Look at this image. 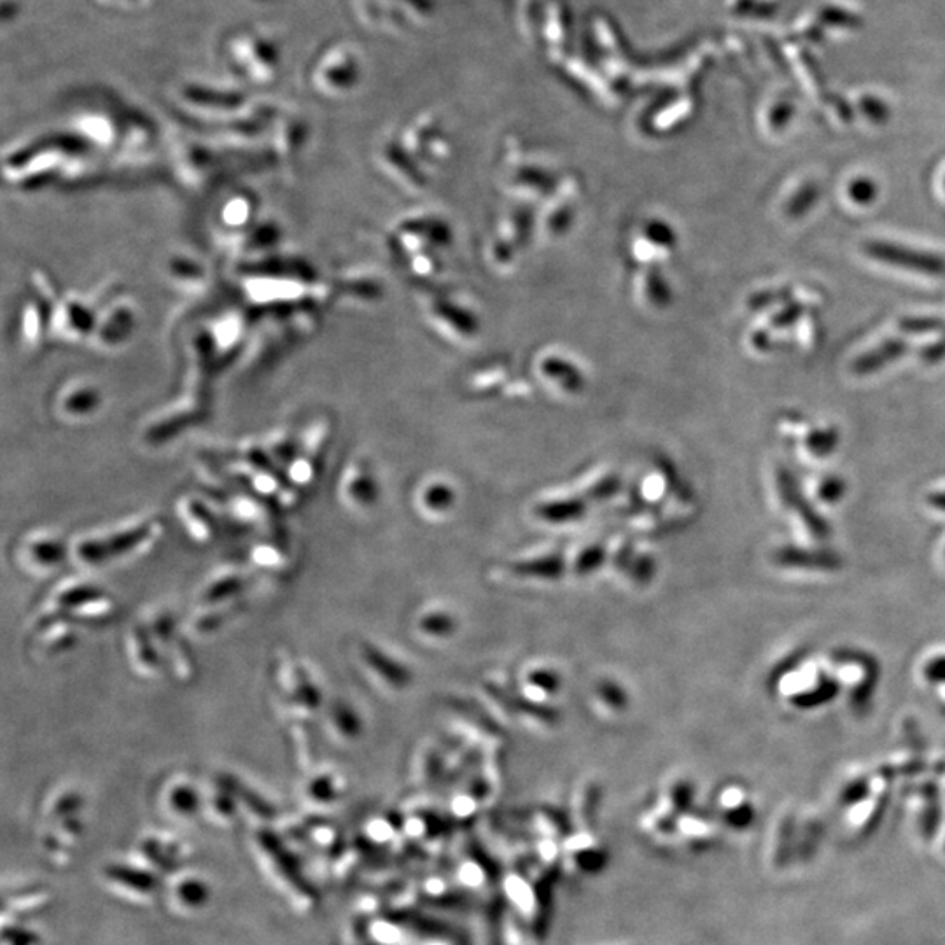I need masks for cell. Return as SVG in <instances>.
<instances>
[{
    "label": "cell",
    "mask_w": 945,
    "mask_h": 945,
    "mask_svg": "<svg viewBox=\"0 0 945 945\" xmlns=\"http://www.w3.org/2000/svg\"><path fill=\"white\" fill-rule=\"evenodd\" d=\"M944 188H945V179H944Z\"/></svg>",
    "instance_id": "f35d334b"
},
{
    "label": "cell",
    "mask_w": 945,
    "mask_h": 945,
    "mask_svg": "<svg viewBox=\"0 0 945 945\" xmlns=\"http://www.w3.org/2000/svg\"><path fill=\"white\" fill-rule=\"evenodd\" d=\"M841 438L843 434L835 425H817L804 434L802 449L811 461H826L837 452Z\"/></svg>",
    "instance_id": "2e32d148"
},
{
    "label": "cell",
    "mask_w": 945,
    "mask_h": 945,
    "mask_svg": "<svg viewBox=\"0 0 945 945\" xmlns=\"http://www.w3.org/2000/svg\"><path fill=\"white\" fill-rule=\"evenodd\" d=\"M513 571L516 574H522V576L553 580L559 579L564 571V561H562L561 555H549V557L533 559V561L515 564Z\"/></svg>",
    "instance_id": "e0dca14e"
},
{
    "label": "cell",
    "mask_w": 945,
    "mask_h": 945,
    "mask_svg": "<svg viewBox=\"0 0 945 945\" xmlns=\"http://www.w3.org/2000/svg\"><path fill=\"white\" fill-rule=\"evenodd\" d=\"M604 555H606V553H604V549H601V546H591V549L583 550V552L580 553L579 561L574 564V570H576V573L579 574L594 573V571L603 564Z\"/></svg>",
    "instance_id": "4dcf8cb0"
},
{
    "label": "cell",
    "mask_w": 945,
    "mask_h": 945,
    "mask_svg": "<svg viewBox=\"0 0 945 945\" xmlns=\"http://www.w3.org/2000/svg\"><path fill=\"white\" fill-rule=\"evenodd\" d=\"M331 722L342 732L343 737H355V735L361 732V720L358 718V714L351 710V707L345 706V704H336L331 710Z\"/></svg>",
    "instance_id": "603a6c76"
},
{
    "label": "cell",
    "mask_w": 945,
    "mask_h": 945,
    "mask_svg": "<svg viewBox=\"0 0 945 945\" xmlns=\"http://www.w3.org/2000/svg\"><path fill=\"white\" fill-rule=\"evenodd\" d=\"M914 677L921 690L945 714V644L923 650L914 664Z\"/></svg>",
    "instance_id": "30bf717a"
},
{
    "label": "cell",
    "mask_w": 945,
    "mask_h": 945,
    "mask_svg": "<svg viewBox=\"0 0 945 945\" xmlns=\"http://www.w3.org/2000/svg\"><path fill=\"white\" fill-rule=\"evenodd\" d=\"M169 272L172 281L178 282V284L188 285V288L199 285L205 279V270H203L202 264L194 263V261L188 260V258H175V260H172Z\"/></svg>",
    "instance_id": "44dd1931"
},
{
    "label": "cell",
    "mask_w": 945,
    "mask_h": 945,
    "mask_svg": "<svg viewBox=\"0 0 945 945\" xmlns=\"http://www.w3.org/2000/svg\"><path fill=\"white\" fill-rule=\"evenodd\" d=\"M822 197V188L814 181L804 182L786 203V215L792 219L804 218L811 209H814L817 200Z\"/></svg>",
    "instance_id": "ac0fdd59"
},
{
    "label": "cell",
    "mask_w": 945,
    "mask_h": 945,
    "mask_svg": "<svg viewBox=\"0 0 945 945\" xmlns=\"http://www.w3.org/2000/svg\"><path fill=\"white\" fill-rule=\"evenodd\" d=\"M95 321V310L90 302L78 296L62 298L51 312L50 335L67 345H76L90 339Z\"/></svg>",
    "instance_id": "9c48e42d"
},
{
    "label": "cell",
    "mask_w": 945,
    "mask_h": 945,
    "mask_svg": "<svg viewBox=\"0 0 945 945\" xmlns=\"http://www.w3.org/2000/svg\"><path fill=\"white\" fill-rule=\"evenodd\" d=\"M527 682L533 685V688L540 690L543 694H553L561 686V680H559L557 674L549 670L534 671V673L529 674Z\"/></svg>",
    "instance_id": "1f68e13d"
},
{
    "label": "cell",
    "mask_w": 945,
    "mask_h": 945,
    "mask_svg": "<svg viewBox=\"0 0 945 945\" xmlns=\"http://www.w3.org/2000/svg\"><path fill=\"white\" fill-rule=\"evenodd\" d=\"M454 501L455 497L451 489L443 487V485H433L424 494L425 509L434 510V512H443V510L451 509Z\"/></svg>",
    "instance_id": "f546056e"
},
{
    "label": "cell",
    "mask_w": 945,
    "mask_h": 945,
    "mask_svg": "<svg viewBox=\"0 0 945 945\" xmlns=\"http://www.w3.org/2000/svg\"><path fill=\"white\" fill-rule=\"evenodd\" d=\"M57 405L66 418L87 419L102 406V393L90 380L74 379L63 385Z\"/></svg>",
    "instance_id": "7c38bea8"
},
{
    "label": "cell",
    "mask_w": 945,
    "mask_h": 945,
    "mask_svg": "<svg viewBox=\"0 0 945 945\" xmlns=\"http://www.w3.org/2000/svg\"><path fill=\"white\" fill-rule=\"evenodd\" d=\"M597 695L606 704L607 710L624 711L629 704L625 690L615 682H601L597 686Z\"/></svg>",
    "instance_id": "484cf974"
},
{
    "label": "cell",
    "mask_w": 945,
    "mask_h": 945,
    "mask_svg": "<svg viewBox=\"0 0 945 945\" xmlns=\"http://www.w3.org/2000/svg\"><path fill=\"white\" fill-rule=\"evenodd\" d=\"M919 360L929 364V366L945 361V336H941L937 342L929 343L926 348L921 349Z\"/></svg>",
    "instance_id": "e575fe53"
},
{
    "label": "cell",
    "mask_w": 945,
    "mask_h": 945,
    "mask_svg": "<svg viewBox=\"0 0 945 945\" xmlns=\"http://www.w3.org/2000/svg\"><path fill=\"white\" fill-rule=\"evenodd\" d=\"M902 331L911 335H937L945 336V319L938 318H904L898 322Z\"/></svg>",
    "instance_id": "7402d4cb"
},
{
    "label": "cell",
    "mask_w": 945,
    "mask_h": 945,
    "mask_svg": "<svg viewBox=\"0 0 945 945\" xmlns=\"http://www.w3.org/2000/svg\"><path fill=\"white\" fill-rule=\"evenodd\" d=\"M753 342H755V348L760 349V351H767V349H771L772 340L765 331H758V333L753 336Z\"/></svg>",
    "instance_id": "8d00e7d4"
},
{
    "label": "cell",
    "mask_w": 945,
    "mask_h": 945,
    "mask_svg": "<svg viewBox=\"0 0 945 945\" xmlns=\"http://www.w3.org/2000/svg\"><path fill=\"white\" fill-rule=\"evenodd\" d=\"M582 501H553V503H543L537 513L549 522H570L576 521L583 515Z\"/></svg>",
    "instance_id": "ffe728a7"
},
{
    "label": "cell",
    "mask_w": 945,
    "mask_h": 945,
    "mask_svg": "<svg viewBox=\"0 0 945 945\" xmlns=\"http://www.w3.org/2000/svg\"><path fill=\"white\" fill-rule=\"evenodd\" d=\"M768 566L781 579L790 582H828L841 576L844 557L832 545H813L801 541L785 540L772 546Z\"/></svg>",
    "instance_id": "5b68a950"
},
{
    "label": "cell",
    "mask_w": 945,
    "mask_h": 945,
    "mask_svg": "<svg viewBox=\"0 0 945 945\" xmlns=\"http://www.w3.org/2000/svg\"><path fill=\"white\" fill-rule=\"evenodd\" d=\"M935 559H937V564L941 566V570L945 571V534L937 541V546H935Z\"/></svg>",
    "instance_id": "74e56055"
},
{
    "label": "cell",
    "mask_w": 945,
    "mask_h": 945,
    "mask_svg": "<svg viewBox=\"0 0 945 945\" xmlns=\"http://www.w3.org/2000/svg\"><path fill=\"white\" fill-rule=\"evenodd\" d=\"M771 506L788 529L790 540L813 545H828L832 525L828 516L814 509L805 495L801 480L785 464L772 468Z\"/></svg>",
    "instance_id": "277c9868"
},
{
    "label": "cell",
    "mask_w": 945,
    "mask_h": 945,
    "mask_svg": "<svg viewBox=\"0 0 945 945\" xmlns=\"http://www.w3.org/2000/svg\"><path fill=\"white\" fill-rule=\"evenodd\" d=\"M805 314V305L798 302H788L783 309L777 312L774 318H772V326L774 328H788L793 326L802 315Z\"/></svg>",
    "instance_id": "d6a6232c"
},
{
    "label": "cell",
    "mask_w": 945,
    "mask_h": 945,
    "mask_svg": "<svg viewBox=\"0 0 945 945\" xmlns=\"http://www.w3.org/2000/svg\"><path fill=\"white\" fill-rule=\"evenodd\" d=\"M862 249L868 258L879 263L921 273V275L945 277V258L935 252L905 248L887 240H867L863 242Z\"/></svg>",
    "instance_id": "ba28073f"
},
{
    "label": "cell",
    "mask_w": 945,
    "mask_h": 945,
    "mask_svg": "<svg viewBox=\"0 0 945 945\" xmlns=\"http://www.w3.org/2000/svg\"><path fill=\"white\" fill-rule=\"evenodd\" d=\"M921 512L929 521L945 525V480L932 483L919 497Z\"/></svg>",
    "instance_id": "d6986e66"
},
{
    "label": "cell",
    "mask_w": 945,
    "mask_h": 945,
    "mask_svg": "<svg viewBox=\"0 0 945 945\" xmlns=\"http://www.w3.org/2000/svg\"><path fill=\"white\" fill-rule=\"evenodd\" d=\"M847 194H850V199L856 203V205H871L874 203V200L877 199V194H879V187H877V182L871 178H856L850 182V187H847Z\"/></svg>",
    "instance_id": "d4e9b609"
},
{
    "label": "cell",
    "mask_w": 945,
    "mask_h": 945,
    "mask_svg": "<svg viewBox=\"0 0 945 945\" xmlns=\"http://www.w3.org/2000/svg\"><path fill=\"white\" fill-rule=\"evenodd\" d=\"M802 487L814 504V509L826 516L843 509L850 494V483L841 473H834V471L820 473L810 482L802 483Z\"/></svg>",
    "instance_id": "8fae6325"
},
{
    "label": "cell",
    "mask_w": 945,
    "mask_h": 945,
    "mask_svg": "<svg viewBox=\"0 0 945 945\" xmlns=\"http://www.w3.org/2000/svg\"><path fill=\"white\" fill-rule=\"evenodd\" d=\"M768 690L781 706L798 714L817 713L841 701V690L823 655L813 653L783 659L768 674Z\"/></svg>",
    "instance_id": "6da1fadb"
},
{
    "label": "cell",
    "mask_w": 945,
    "mask_h": 945,
    "mask_svg": "<svg viewBox=\"0 0 945 945\" xmlns=\"http://www.w3.org/2000/svg\"><path fill=\"white\" fill-rule=\"evenodd\" d=\"M137 324V305L132 298H112L109 305L97 315L91 331L90 345L95 351H114L132 335Z\"/></svg>",
    "instance_id": "52a82bcc"
},
{
    "label": "cell",
    "mask_w": 945,
    "mask_h": 945,
    "mask_svg": "<svg viewBox=\"0 0 945 945\" xmlns=\"http://www.w3.org/2000/svg\"><path fill=\"white\" fill-rule=\"evenodd\" d=\"M91 2L111 11H137L148 6L151 0H91Z\"/></svg>",
    "instance_id": "d590c367"
},
{
    "label": "cell",
    "mask_w": 945,
    "mask_h": 945,
    "mask_svg": "<svg viewBox=\"0 0 945 945\" xmlns=\"http://www.w3.org/2000/svg\"><path fill=\"white\" fill-rule=\"evenodd\" d=\"M254 215H257V200L252 194L240 191V193L232 194V197L223 200V203L219 207L218 218L219 224L227 232L237 235L249 227Z\"/></svg>",
    "instance_id": "5bb4252c"
},
{
    "label": "cell",
    "mask_w": 945,
    "mask_h": 945,
    "mask_svg": "<svg viewBox=\"0 0 945 945\" xmlns=\"http://www.w3.org/2000/svg\"><path fill=\"white\" fill-rule=\"evenodd\" d=\"M907 352V340L887 339L884 340L883 343H879L877 348L871 349V351L863 352L862 355H858V358L853 361V364H851V370H853V373L858 376L874 375V373L879 372L883 368L889 366V364L895 363V361L902 360Z\"/></svg>",
    "instance_id": "4fadbf2b"
},
{
    "label": "cell",
    "mask_w": 945,
    "mask_h": 945,
    "mask_svg": "<svg viewBox=\"0 0 945 945\" xmlns=\"http://www.w3.org/2000/svg\"><path fill=\"white\" fill-rule=\"evenodd\" d=\"M32 555L42 566H54L62 562L66 550L59 541H39L32 546Z\"/></svg>",
    "instance_id": "83f0119b"
},
{
    "label": "cell",
    "mask_w": 945,
    "mask_h": 945,
    "mask_svg": "<svg viewBox=\"0 0 945 945\" xmlns=\"http://www.w3.org/2000/svg\"><path fill=\"white\" fill-rule=\"evenodd\" d=\"M363 659L366 661L368 667L376 676L382 677V682L388 683V685L394 686V688H405L412 683V673L403 667V664L382 653V650L364 646Z\"/></svg>",
    "instance_id": "9a60e30c"
},
{
    "label": "cell",
    "mask_w": 945,
    "mask_h": 945,
    "mask_svg": "<svg viewBox=\"0 0 945 945\" xmlns=\"http://www.w3.org/2000/svg\"><path fill=\"white\" fill-rule=\"evenodd\" d=\"M629 571L634 574L637 583H649V580L655 574V562L649 555H637L629 564Z\"/></svg>",
    "instance_id": "836d02e7"
},
{
    "label": "cell",
    "mask_w": 945,
    "mask_h": 945,
    "mask_svg": "<svg viewBox=\"0 0 945 945\" xmlns=\"http://www.w3.org/2000/svg\"><path fill=\"white\" fill-rule=\"evenodd\" d=\"M826 667L837 682L841 701L853 716H867L883 680V665L871 650L838 644L823 653Z\"/></svg>",
    "instance_id": "3957f363"
},
{
    "label": "cell",
    "mask_w": 945,
    "mask_h": 945,
    "mask_svg": "<svg viewBox=\"0 0 945 945\" xmlns=\"http://www.w3.org/2000/svg\"><path fill=\"white\" fill-rule=\"evenodd\" d=\"M224 69L242 83L264 88L275 83L282 71L284 50L279 36L260 26H240L219 42Z\"/></svg>",
    "instance_id": "7a4b0ae2"
},
{
    "label": "cell",
    "mask_w": 945,
    "mask_h": 945,
    "mask_svg": "<svg viewBox=\"0 0 945 945\" xmlns=\"http://www.w3.org/2000/svg\"><path fill=\"white\" fill-rule=\"evenodd\" d=\"M352 48L333 41L321 46L306 67V84L321 99H339L355 81Z\"/></svg>",
    "instance_id": "8992f818"
},
{
    "label": "cell",
    "mask_w": 945,
    "mask_h": 945,
    "mask_svg": "<svg viewBox=\"0 0 945 945\" xmlns=\"http://www.w3.org/2000/svg\"><path fill=\"white\" fill-rule=\"evenodd\" d=\"M349 495L358 504H373L376 501V485L372 476L360 475L349 482Z\"/></svg>",
    "instance_id": "4316f807"
},
{
    "label": "cell",
    "mask_w": 945,
    "mask_h": 945,
    "mask_svg": "<svg viewBox=\"0 0 945 945\" xmlns=\"http://www.w3.org/2000/svg\"><path fill=\"white\" fill-rule=\"evenodd\" d=\"M792 288L760 291V293L753 294L752 300H750V306H752L753 310H764L767 309V306L776 305V303L792 302Z\"/></svg>",
    "instance_id": "f1b7e54d"
},
{
    "label": "cell",
    "mask_w": 945,
    "mask_h": 945,
    "mask_svg": "<svg viewBox=\"0 0 945 945\" xmlns=\"http://www.w3.org/2000/svg\"><path fill=\"white\" fill-rule=\"evenodd\" d=\"M421 629L424 634H430V636H451L452 632L458 629V624H455V620L452 619V615H446V613H442V611H434V613H430V615H425L421 622Z\"/></svg>",
    "instance_id": "cb8c5ba5"
}]
</instances>
